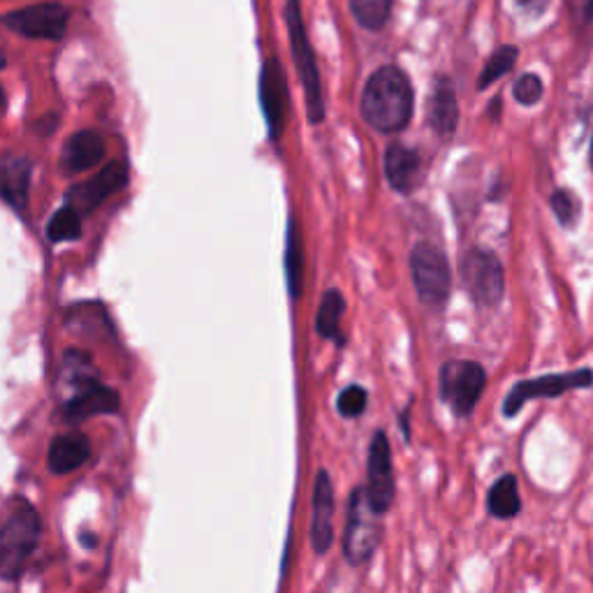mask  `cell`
I'll list each match as a JSON object with an SVG mask.
<instances>
[{
  "instance_id": "cell-1",
  "label": "cell",
  "mask_w": 593,
  "mask_h": 593,
  "mask_svg": "<svg viewBox=\"0 0 593 593\" xmlns=\"http://www.w3.org/2000/svg\"><path fill=\"white\" fill-rule=\"evenodd\" d=\"M360 114L375 132H404L415 114V89L406 70L399 66H381L375 70L364 84Z\"/></svg>"
},
{
  "instance_id": "cell-2",
  "label": "cell",
  "mask_w": 593,
  "mask_h": 593,
  "mask_svg": "<svg viewBox=\"0 0 593 593\" xmlns=\"http://www.w3.org/2000/svg\"><path fill=\"white\" fill-rule=\"evenodd\" d=\"M415 294L429 313H445L452 296V267L445 251L433 242H418L408 255Z\"/></svg>"
},
{
  "instance_id": "cell-3",
  "label": "cell",
  "mask_w": 593,
  "mask_h": 593,
  "mask_svg": "<svg viewBox=\"0 0 593 593\" xmlns=\"http://www.w3.org/2000/svg\"><path fill=\"white\" fill-rule=\"evenodd\" d=\"M286 26L290 35V47L296 74H300V82L306 97V112L311 124H323L325 121V93L321 82V70L315 63V51L311 47V39L306 33V24L302 16L300 0H288L286 3Z\"/></svg>"
},
{
  "instance_id": "cell-4",
  "label": "cell",
  "mask_w": 593,
  "mask_h": 593,
  "mask_svg": "<svg viewBox=\"0 0 593 593\" xmlns=\"http://www.w3.org/2000/svg\"><path fill=\"white\" fill-rule=\"evenodd\" d=\"M39 536H43V520L37 510L26 501H19L0 526V580H16L22 575Z\"/></svg>"
},
{
  "instance_id": "cell-5",
  "label": "cell",
  "mask_w": 593,
  "mask_h": 593,
  "mask_svg": "<svg viewBox=\"0 0 593 593\" xmlns=\"http://www.w3.org/2000/svg\"><path fill=\"white\" fill-rule=\"evenodd\" d=\"M460 281L478 309L493 311L505 296V269L497 253L485 246H470L460 258Z\"/></svg>"
},
{
  "instance_id": "cell-6",
  "label": "cell",
  "mask_w": 593,
  "mask_h": 593,
  "mask_svg": "<svg viewBox=\"0 0 593 593\" xmlns=\"http://www.w3.org/2000/svg\"><path fill=\"white\" fill-rule=\"evenodd\" d=\"M593 387V369L580 367L572 371H559V373H543L536 379H524L512 385L501 404V415L505 420L518 418V415L526 408V404L538 399H559L568 392H580Z\"/></svg>"
},
{
  "instance_id": "cell-7",
  "label": "cell",
  "mask_w": 593,
  "mask_h": 593,
  "mask_svg": "<svg viewBox=\"0 0 593 593\" xmlns=\"http://www.w3.org/2000/svg\"><path fill=\"white\" fill-rule=\"evenodd\" d=\"M487 389V369L476 360H447L439 369V399L454 418L466 420L476 412Z\"/></svg>"
},
{
  "instance_id": "cell-8",
  "label": "cell",
  "mask_w": 593,
  "mask_h": 593,
  "mask_svg": "<svg viewBox=\"0 0 593 593\" xmlns=\"http://www.w3.org/2000/svg\"><path fill=\"white\" fill-rule=\"evenodd\" d=\"M381 518L367 497V487H354L348 497L344 528V557L350 566H364L373 559L383 538Z\"/></svg>"
},
{
  "instance_id": "cell-9",
  "label": "cell",
  "mask_w": 593,
  "mask_h": 593,
  "mask_svg": "<svg viewBox=\"0 0 593 593\" xmlns=\"http://www.w3.org/2000/svg\"><path fill=\"white\" fill-rule=\"evenodd\" d=\"M367 497L379 515L392 510L397 499V478H394V460L387 433L381 429L373 433L367 454Z\"/></svg>"
},
{
  "instance_id": "cell-10",
  "label": "cell",
  "mask_w": 593,
  "mask_h": 593,
  "mask_svg": "<svg viewBox=\"0 0 593 593\" xmlns=\"http://www.w3.org/2000/svg\"><path fill=\"white\" fill-rule=\"evenodd\" d=\"M460 95L452 77L439 72L433 77L427 101V128L437 135V140L450 142L460 130Z\"/></svg>"
},
{
  "instance_id": "cell-11",
  "label": "cell",
  "mask_w": 593,
  "mask_h": 593,
  "mask_svg": "<svg viewBox=\"0 0 593 593\" xmlns=\"http://www.w3.org/2000/svg\"><path fill=\"white\" fill-rule=\"evenodd\" d=\"M10 31L33 39H61L68 31V10L61 5H33L0 16Z\"/></svg>"
},
{
  "instance_id": "cell-12",
  "label": "cell",
  "mask_w": 593,
  "mask_h": 593,
  "mask_svg": "<svg viewBox=\"0 0 593 593\" xmlns=\"http://www.w3.org/2000/svg\"><path fill=\"white\" fill-rule=\"evenodd\" d=\"M260 105L267 118L271 140H279L288 118V82L279 58H269L260 72Z\"/></svg>"
},
{
  "instance_id": "cell-13",
  "label": "cell",
  "mask_w": 593,
  "mask_h": 593,
  "mask_svg": "<svg viewBox=\"0 0 593 593\" xmlns=\"http://www.w3.org/2000/svg\"><path fill=\"white\" fill-rule=\"evenodd\" d=\"M383 170L389 188L399 195H412L425 182V158L418 149L392 142L383 155Z\"/></svg>"
},
{
  "instance_id": "cell-14",
  "label": "cell",
  "mask_w": 593,
  "mask_h": 593,
  "mask_svg": "<svg viewBox=\"0 0 593 593\" xmlns=\"http://www.w3.org/2000/svg\"><path fill=\"white\" fill-rule=\"evenodd\" d=\"M126 182H128V167L124 163H109L107 167L97 172L93 179L70 188L66 195V202L79 216L82 213L86 216L101 207L109 195L121 190L126 186Z\"/></svg>"
},
{
  "instance_id": "cell-15",
  "label": "cell",
  "mask_w": 593,
  "mask_h": 593,
  "mask_svg": "<svg viewBox=\"0 0 593 593\" xmlns=\"http://www.w3.org/2000/svg\"><path fill=\"white\" fill-rule=\"evenodd\" d=\"M334 543V485L327 470H318L313 485L311 545L315 555H327Z\"/></svg>"
},
{
  "instance_id": "cell-16",
  "label": "cell",
  "mask_w": 593,
  "mask_h": 593,
  "mask_svg": "<svg viewBox=\"0 0 593 593\" xmlns=\"http://www.w3.org/2000/svg\"><path fill=\"white\" fill-rule=\"evenodd\" d=\"M118 408H121V399H118L116 389L89 381L79 385V392L63 406V415L70 422H82L95 418V415L118 412Z\"/></svg>"
},
{
  "instance_id": "cell-17",
  "label": "cell",
  "mask_w": 593,
  "mask_h": 593,
  "mask_svg": "<svg viewBox=\"0 0 593 593\" xmlns=\"http://www.w3.org/2000/svg\"><path fill=\"white\" fill-rule=\"evenodd\" d=\"M105 158V140L95 130H79L74 132L63 147L61 167L68 174L86 172L95 165H101Z\"/></svg>"
},
{
  "instance_id": "cell-18",
  "label": "cell",
  "mask_w": 593,
  "mask_h": 593,
  "mask_svg": "<svg viewBox=\"0 0 593 593\" xmlns=\"http://www.w3.org/2000/svg\"><path fill=\"white\" fill-rule=\"evenodd\" d=\"M91 454V443L84 433H58L49 445L47 466L56 476H68V473L84 466Z\"/></svg>"
},
{
  "instance_id": "cell-19",
  "label": "cell",
  "mask_w": 593,
  "mask_h": 593,
  "mask_svg": "<svg viewBox=\"0 0 593 593\" xmlns=\"http://www.w3.org/2000/svg\"><path fill=\"white\" fill-rule=\"evenodd\" d=\"M28 186L31 163L26 158H3L0 161V197L16 211H24L28 205Z\"/></svg>"
},
{
  "instance_id": "cell-20",
  "label": "cell",
  "mask_w": 593,
  "mask_h": 593,
  "mask_svg": "<svg viewBox=\"0 0 593 593\" xmlns=\"http://www.w3.org/2000/svg\"><path fill=\"white\" fill-rule=\"evenodd\" d=\"M522 493L518 485L515 473H503L501 478L493 480V485L487 491V512L489 518L510 522L520 518L522 512Z\"/></svg>"
},
{
  "instance_id": "cell-21",
  "label": "cell",
  "mask_w": 593,
  "mask_h": 593,
  "mask_svg": "<svg viewBox=\"0 0 593 593\" xmlns=\"http://www.w3.org/2000/svg\"><path fill=\"white\" fill-rule=\"evenodd\" d=\"M346 313V296L332 288L323 294L321 306H318V315H315V329L327 341H336L339 346H344V334H341V318Z\"/></svg>"
},
{
  "instance_id": "cell-22",
  "label": "cell",
  "mask_w": 593,
  "mask_h": 593,
  "mask_svg": "<svg viewBox=\"0 0 593 593\" xmlns=\"http://www.w3.org/2000/svg\"><path fill=\"white\" fill-rule=\"evenodd\" d=\"M518 61H520V47L518 45H501L493 49L487 58V63L482 66L480 74H478V82H476V91L478 93H485L487 89H491L497 82H501V79L505 74H510L512 70L518 68Z\"/></svg>"
},
{
  "instance_id": "cell-23",
  "label": "cell",
  "mask_w": 593,
  "mask_h": 593,
  "mask_svg": "<svg viewBox=\"0 0 593 593\" xmlns=\"http://www.w3.org/2000/svg\"><path fill=\"white\" fill-rule=\"evenodd\" d=\"M549 209H551V216H555L561 230H575L582 221V213H584L582 197L566 186H559V188L551 190Z\"/></svg>"
},
{
  "instance_id": "cell-24",
  "label": "cell",
  "mask_w": 593,
  "mask_h": 593,
  "mask_svg": "<svg viewBox=\"0 0 593 593\" xmlns=\"http://www.w3.org/2000/svg\"><path fill=\"white\" fill-rule=\"evenodd\" d=\"M286 279L290 294L300 296L302 283H304V253H302V236L296 221L292 219L288 225V244H286Z\"/></svg>"
},
{
  "instance_id": "cell-25",
  "label": "cell",
  "mask_w": 593,
  "mask_h": 593,
  "mask_svg": "<svg viewBox=\"0 0 593 593\" xmlns=\"http://www.w3.org/2000/svg\"><path fill=\"white\" fill-rule=\"evenodd\" d=\"M394 10V0H350V12L362 28L383 31Z\"/></svg>"
},
{
  "instance_id": "cell-26",
  "label": "cell",
  "mask_w": 593,
  "mask_h": 593,
  "mask_svg": "<svg viewBox=\"0 0 593 593\" xmlns=\"http://www.w3.org/2000/svg\"><path fill=\"white\" fill-rule=\"evenodd\" d=\"M47 236H49L51 242H56V244L79 240V236H82V216H79L68 205L63 209H58L51 216V221L47 225Z\"/></svg>"
},
{
  "instance_id": "cell-27",
  "label": "cell",
  "mask_w": 593,
  "mask_h": 593,
  "mask_svg": "<svg viewBox=\"0 0 593 593\" xmlns=\"http://www.w3.org/2000/svg\"><path fill=\"white\" fill-rule=\"evenodd\" d=\"M545 97V82L538 72H522L515 82H512V101H515L520 107L531 109L536 107Z\"/></svg>"
},
{
  "instance_id": "cell-28",
  "label": "cell",
  "mask_w": 593,
  "mask_h": 593,
  "mask_svg": "<svg viewBox=\"0 0 593 593\" xmlns=\"http://www.w3.org/2000/svg\"><path fill=\"white\" fill-rule=\"evenodd\" d=\"M369 406V392L362 385H348L346 389H341L339 399H336V410H339L341 418L346 420H354L364 415Z\"/></svg>"
},
{
  "instance_id": "cell-29",
  "label": "cell",
  "mask_w": 593,
  "mask_h": 593,
  "mask_svg": "<svg viewBox=\"0 0 593 593\" xmlns=\"http://www.w3.org/2000/svg\"><path fill=\"white\" fill-rule=\"evenodd\" d=\"M566 10L578 33H584L593 26V0H566Z\"/></svg>"
},
{
  "instance_id": "cell-30",
  "label": "cell",
  "mask_w": 593,
  "mask_h": 593,
  "mask_svg": "<svg viewBox=\"0 0 593 593\" xmlns=\"http://www.w3.org/2000/svg\"><path fill=\"white\" fill-rule=\"evenodd\" d=\"M512 8H515L526 22H540L549 12L551 0H512Z\"/></svg>"
},
{
  "instance_id": "cell-31",
  "label": "cell",
  "mask_w": 593,
  "mask_h": 593,
  "mask_svg": "<svg viewBox=\"0 0 593 593\" xmlns=\"http://www.w3.org/2000/svg\"><path fill=\"white\" fill-rule=\"evenodd\" d=\"M489 124L499 126L503 121V95H493L491 101L487 103V109H485Z\"/></svg>"
},
{
  "instance_id": "cell-32",
  "label": "cell",
  "mask_w": 593,
  "mask_h": 593,
  "mask_svg": "<svg viewBox=\"0 0 593 593\" xmlns=\"http://www.w3.org/2000/svg\"><path fill=\"white\" fill-rule=\"evenodd\" d=\"M399 425H402V431H404V441L406 443H410V406H406L404 408V412H402V418H399Z\"/></svg>"
},
{
  "instance_id": "cell-33",
  "label": "cell",
  "mask_w": 593,
  "mask_h": 593,
  "mask_svg": "<svg viewBox=\"0 0 593 593\" xmlns=\"http://www.w3.org/2000/svg\"><path fill=\"white\" fill-rule=\"evenodd\" d=\"M589 170L593 172V135H591V142H589Z\"/></svg>"
},
{
  "instance_id": "cell-34",
  "label": "cell",
  "mask_w": 593,
  "mask_h": 593,
  "mask_svg": "<svg viewBox=\"0 0 593 593\" xmlns=\"http://www.w3.org/2000/svg\"><path fill=\"white\" fill-rule=\"evenodd\" d=\"M0 68H5V56H3V51H0Z\"/></svg>"
},
{
  "instance_id": "cell-35",
  "label": "cell",
  "mask_w": 593,
  "mask_h": 593,
  "mask_svg": "<svg viewBox=\"0 0 593 593\" xmlns=\"http://www.w3.org/2000/svg\"><path fill=\"white\" fill-rule=\"evenodd\" d=\"M3 101H5V97H3V89H0V107H3Z\"/></svg>"
}]
</instances>
